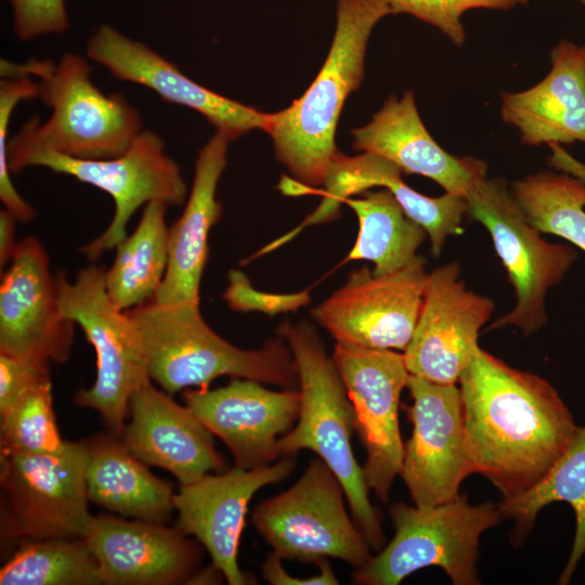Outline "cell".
I'll use <instances>...</instances> for the list:
<instances>
[{
    "label": "cell",
    "mask_w": 585,
    "mask_h": 585,
    "mask_svg": "<svg viewBox=\"0 0 585 585\" xmlns=\"http://www.w3.org/2000/svg\"><path fill=\"white\" fill-rule=\"evenodd\" d=\"M394 536L352 574L361 585H398L410 574L435 566L454 585H478L481 534L502 520L492 503L471 505L466 494L431 506L391 505Z\"/></svg>",
    "instance_id": "obj_7"
},
{
    "label": "cell",
    "mask_w": 585,
    "mask_h": 585,
    "mask_svg": "<svg viewBox=\"0 0 585 585\" xmlns=\"http://www.w3.org/2000/svg\"><path fill=\"white\" fill-rule=\"evenodd\" d=\"M458 384L470 474L484 476L503 498L533 487L568 450L577 428L556 389L479 346Z\"/></svg>",
    "instance_id": "obj_1"
},
{
    "label": "cell",
    "mask_w": 585,
    "mask_h": 585,
    "mask_svg": "<svg viewBox=\"0 0 585 585\" xmlns=\"http://www.w3.org/2000/svg\"><path fill=\"white\" fill-rule=\"evenodd\" d=\"M468 213L489 231L517 302L492 328L516 326L526 336L546 324L547 290L559 284L576 259L567 245L548 243L529 221L503 179H483L466 195Z\"/></svg>",
    "instance_id": "obj_10"
},
{
    "label": "cell",
    "mask_w": 585,
    "mask_h": 585,
    "mask_svg": "<svg viewBox=\"0 0 585 585\" xmlns=\"http://www.w3.org/2000/svg\"><path fill=\"white\" fill-rule=\"evenodd\" d=\"M16 38L30 41L44 35H61L69 27L65 0H6Z\"/></svg>",
    "instance_id": "obj_35"
},
{
    "label": "cell",
    "mask_w": 585,
    "mask_h": 585,
    "mask_svg": "<svg viewBox=\"0 0 585 585\" xmlns=\"http://www.w3.org/2000/svg\"><path fill=\"white\" fill-rule=\"evenodd\" d=\"M529 221L585 251V181L569 174L537 172L512 184Z\"/></svg>",
    "instance_id": "obj_30"
},
{
    "label": "cell",
    "mask_w": 585,
    "mask_h": 585,
    "mask_svg": "<svg viewBox=\"0 0 585 585\" xmlns=\"http://www.w3.org/2000/svg\"><path fill=\"white\" fill-rule=\"evenodd\" d=\"M167 208L161 202L146 204L135 230L115 247V259L105 272V288L120 310L151 301L165 278L169 261Z\"/></svg>",
    "instance_id": "obj_27"
},
{
    "label": "cell",
    "mask_w": 585,
    "mask_h": 585,
    "mask_svg": "<svg viewBox=\"0 0 585 585\" xmlns=\"http://www.w3.org/2000/svg\"><path fill=\"white\" fill-rule=\"evenodd\" d=\"M106 269L90 264L74 281L55 274L58 303L65 318L78 325L96 354V378L74 398L77 406L98 411L107 426L121 435L132 394L151 381L140 334L128 315L108 298Z\"/></svg>",
    "instance_id": "obj_8"
},
{
    "label": "cell",
    "mask_w": 585,
    "mask_h": 585,
    "mask_svg": "<svg viewBox=\"0 0 585 585\" xmlns=\"http://www.w3.org/2000/svg\"><path fill=\"white\" fill-rule=\"evenodd\" d=\"M38 96L39 86L34 78H2L0 81V199L4 209L20 223H29L36 217V210L20 195L11 179L8 161L9 127L17 104Z\"/></svg>",
    "instance_id": "obj_33"
},
{
    "label": "cell",
    "mask_w": 585,
    "mask_h": 585,
    "mask_svg": "<svg viewBox=\"0 0 585 585\" xmlns=\"http://www.w3.org/2000/svg\"><path fill=\"white\" fill-rule=\"evenodd\" d=\"M17 220L6 209L0 211V266H8L18 240L15 239Z\"/></svg>",
    "instance_id": "obj_39"
},
{
    "label": "cell",
    "mask_w": 585,
    "mask_h": 585,
    "mask_svg": "<svg viewBox=\"0 0 585 585\" xmlns=\"http://www.w3.org/2000/svg\"><path fill=\"white\" fill-rule=\"evenodd\" d=\"M550 62L532 88L502 93V119L528 145L585 143V46L561 40Z\"/></svg>",
    "instance_id": "obj_24"
},
{
    "label": "cell",
    "mask_w": 585,
    "mask_h": 585,
    "mask_svg": "<svg viewBox=\"0 0 585 585\" xmlns=\"http://www.w3.org/2000/svg\"><path fill=\"white\" fill-rule=\"evenodd\" d=\"M557 502L572 507L576 523L569 559L558 578V584L566 585L585 555V426H577L568 450L540 482L520 495L503 498L497 507L503 519L515 521L512 542L520 545L538 511Z\"/></svg>",
    "instance_id": "obj_26"
},
{
    "label": "cell",
    "mask_w": 585,
    "mask_h": 585,
    "mask_svg": "<svg viewBox=\"0 0 585 585\" xmlns=\"http://www.w3.org/2000/svg\"><path fill=\"white\" fill-rule=\"evenodd\" d=\"M359 220V233L347 260H369L373 274L393 273L411 263L427 233L411 220L389 190L346 202Z\"/></svg>",
    "instance_id": "obj_28"
},
{
    "label": "cell",
    "mask_w": 585,
    "mask_h": 585,
    "mask_svg": "<svg viewBox=\"0 0 585 585\" xmlns=\"http://www.w3.org/2000/svg\"><path fill=\"white\" fill-rule=\"evenodd\" d=\"M318 574L307 578L290 575L282 564V558L276 554L268 555L262 566L263 578L273 585H337L339 584L328 559H323L316 563Z\"/></svg>",
    "instance_id": "obj_38"
},
{
    "label": "cell",
    "mask_w": 585,
    "mask_h": 585,
    "mask_svg": "<svg viewBox=\"0 0 585 585\" xmlns=\"http://www.w3.org/2000/svg\"><path fill=\"white\" fill-rule=\"evenodd\" d=\"M185 405L230 450L235 465L265 467L278 457V440L292 429L300 411L297 389L273 391L259 381L233 378L213 390H185Z\"/></svg>",
    "instance_id": "obj_19"
},
{
    "label": "cell",
    "mask_w": 585,
    "mask_h": 585,
    "mask_svg": "<svg viewBox=\"0 0 585 585\" xmlns=\"http://www.w3.org/2000/svg\"><path fill=\"white\" fill-rule=\"evenodd\" d=\"M343 497L341 482L317 457L292 486L257 505L251 520L282 559L316 564L336 558L358 569L369 560L372 549Z\"/></svg>",
    "instance_id": "obj_9"
},
{
    "label": "cell",
    "mask_w": 585,
    "mask_h": 585,
    "mask_svg": "<svg viewBox=\"0 0 585 585\" xmlns=\"http://www.w3.org/2000/svg\"><path fill=\"white\" fill-rule=\"evenodd\" d=\"M50 361L21 359L0 353V415L21 396L51 384Z\"/></svg>",
    "instance_id": "obj_37"
},
{
    "label": "cell",
    "mask_w": 585,
    "mask_h": 585,
    "mask_svg": "<svg viewBox=\"0 0 585 585\" xmlns=\"http://www.w3.org/2000/svg\"><path fill=\"white\" fill-rule=\"evenodd\" d=\"M493 310L492 299L466 288L457 262L427 274L417 324L403 353L408 373L435 384H457Z\"/></svg>",
    "instance_id": "obj_16"
},
{
    "label": "cell",
    "mask_w": 585,
    "mask_h": 585,
    "mask_svg": "<svg viewBox=\"0 0 585 585\" xmlns=\"http://www.w3.org/2000/svg\"><path fill=\"white\" fill-rule=\"evenodd\" d=\"M129 412L121 441L145 465L170 471L181 484L224 469L212 433L186 405L178 404L151 381L132 394Z\"/></svg>",
    "instance_id": "obj_21"
},
{
    "label": "cell",
    "mask_w": 585,
    "mask_h": 585,
    "mask_svg": "<svg viewBox=\"0 0 585 585\" xmlns=\"http://www.w3.org/2000/svg\"><path fill=\"white\" fill-rule=\"evenodd\" d=\"M332 358L353 405L355 431L366 452L365 482L388 503L404 454L399 425L400 395L410 376L404 355L337 342Z\"/></svg>",
    "instance_id": "obj_12"
},
{
    "label": "cell",
    "mask_w": 585,
    "mask_h": 585,
    "mask_svg": "<svg viewBox=\"0 0 585 585\" xmlns=\"http://www.w3.org/2000/svg\"><path fill=\"white\" fill-rule=\"evenodd\" d=\"M392 14L387 0H338L328 55L307 91L272 116L268 134L276 158L303 185L324 183L337 151L335 134L350 93L360 88L369 36Z\"/></svg>",
    "instance_id": "obj_2"
},
{
    "label": "cell",
    "mask_w": 585,
    "mask_h": 585,
    "mask_svg": "<svg viewBox=\"0 0 585 585\" xmlns=\"http://www.w3.org/2000/svg\"><path fill=\"white\" fill-rule=\"evenodd\" d=\"M227 287L222 298L233 311H261L270 315L280 312L296 311L310 301L308 292L270 294L256 290L248 277L239 270H232L227 275Z\"/></svg>",
    "instance_id": "obj_36"
},
{
    "label": "cell",
    "mask_w": 585,
    "mask_h": 585,
    "mask_svg": "<svg viewBox=\"0 0 585 585\" xmlns=\"http://www.w3.org/2000/svg\"><path fill=\"white\" fill-rule=\"evenodd\" d=\"M1 455L44 454L62 450L52 405L51 384L21 396L1 415Z\"/></svg>",
    "instance_id": "obj_31"
},
{
    "label": "cell",
    "mask_w": 585,
    "mask_h": 585,
    "mask_svg": "<svg viewBox=\"0 0 585 585\" xmlns=\"http://www.w3.org/2000/svg\"><path fill=\"white\" fill-rule=\"evenodd\" d=\"M89 500L125 517L164 524L174 510L171 483L154 476L143 461L112 437L88 442Z\"/></svg>",
    "instance_id": "obj_25"
},
{
    "label": "cell",
    "mask_w": 585,
    "mask_h": 585,
    "mask_svg": "<svg viewBox=\"0 0 585 585\" xmlns=\"http://www.w3.org/2000/svg\"><path fill=\"white\" fill-rule=\"evenodd\" d=\"M8 161L12 173L43 167L100 188L113 198L115 211L110 223L101 235L80 248L91 261L114 249L127 236L129 221L140 207L151 202L182 206L187 197L181 168L167 155L165 141L145 129L125 153L103 159L65 156L38 146L16 132L8 142Z\"/></svg>",
    "instance_id": "obj_6"
},
{
    "label": "cell",
    "mask_w": 585,
    "mask_h": 585,
    "mask_svg": "<svg viewBox=\"0 0 585 585\" xmlns=\"http://www.w3.org/2000/svg\"><path fill=\"white\" fill-rule=\"evenodd\" d=\"M231 142L225 134L216 131L197 154L184 209L169 226L168 268L152 299L154 302L199 303V288L208 258V235L222 214V205L216 194Z\"/></svg>",
    "instance_id": "obj_23"
},
{
    "label": "cell",
    "mask_w": 585,
    "mask_h": 585,
    "mask_svg": "<svg viewBox=\"0 0 585 585\" xmlns=\"http://www.w3.org/2000/svg\"><path fill=\"white\" fill-rule=\"evenodd\" d=\"M426 278L419 256L386 275L362 268L312 315L339 343L404 351L417 324Z\"/></svg>",
    "instance_id": "obj_13"
},
{
    "label": "cell",
    "mask_w": 585,
    "mask_h": 585,
    "mask_svg": "<svg viewBox=\"0 0 585 585\" xmlns=\"http://www.w3.org/2000/svg\"><path fill=\"white\" fill-rule=\"evenodd\" d=\"M1 585H99V563L84 538L28 540L0 570Z\"/></svg>",
    "instance_id": "obj_29"
},
{
    "label": "cell",
    "mask_w": 585,
    "mask_h": 585,
    "mask_svg": "<svg viewBox=\"0 0 585 585\" xmlns=\"http://www.w3.org/2000/svg\"><path fill=\"white\" fill-rule=\"evenodd\" d=\"M88 442H68L57 452L1 455L6 538H83L88 510Z\"/></svg>",
    "instance_id": "obj_11"
},
{
    "label": "cell",
    "mask_w": 585,
    "mask_h": 585,
    "mask_svg": "<svg viewBox=\"0 0 585 585\" xmlns=\"http://www.w3.org/2000/svg\"><path fill=\"white\" fill-rule=\"evenodd\" d=\"M142 339L151 380L167 393L207 388L220 376L252 379L288 389L299 386L292 353L282 338L257 350L227 342L205 322L199 303L148 301L127 310Z\"/></svg>",
    "instance_id": "obj_4"
},
{
    "label": "cell",
    "mask_w": 585,
    "mask_h": 585,
    "mask_svg": "<svg viewBox=\"0 0 585 585\" xmlns=\"http://www.w3.org/2000/svg\"><path fill=\"white\" fill-rule=\"evenodd\" d=\"M385 187L393 194L405 214L426 231L434 257L441 253L448 236L461 232L463 219L469 211L466 197L451 193L429 197L410 187L401 176L389 180Z\"/></svg>",
    "instance_id": "obj_32"
},
{
    "label": "cell",
    "mask_w": 585,
    "mask_h": 585,
    "mask_svg": "<svg viewBox=\"0 0 585 585\" xmlns=\"http://www.w3.org/2000/svg\"><path fill=\"white\" fill-rule=\"evenodd\" d=\"M392 14H410L443 32L454 44L466 39L461 16L472 9L510 10L528 0H387Z\"/></svg>",
    "instance_id": "obj_34"
},
{
    "label": "cell",
    "mask_w": 585,
    "mask_h": 585,
    "mask_svg": "<svg viewBox=\"0 0 585 585\" xmlns=\"http://www.w3.org/2000/svg\"><path fill=\"white\" fill-rule=\"evenodd\" d=\"M86 53L116 78L145 87L166 102L199 113L216 131L231 141L251 130L268 132L270 129L273 114L207 89L147 44L128 37L109 24H102L91 35Z\"/></svg>",
    "instance_id": "obj_18"
},
{
    "label": "cell",
    "mask_w": 585,
    "mask_h": 585,
    "mask_svg": "<svg viewBox=\"0 0 585 585\" xmlns=\"http://www.w3.org/2000/svg\"><path fill=\"white\" fill-rule=\"evenodd\" d=\"M585 4V0H581Z\"/></svg>",
    "instance_id": "obj_41"
},
{
    "label": "cell",
    "mask_w": 585,
    "mask_h": 585,
    "mask_svg": "<svg viewBox=\"0 0 585 585\" xmlns=\"http://www.w3.org/2000/svg\"><path fill=\"white\" fill-rule=\"evenodd\" d=\"M178 528L108 515L92 516L84 540L102 584L168 585L190 581L200 562L197 545Z\"/></svg>",
    "instance_id": "obj_20"
},
{
    "label": "cell",
    "mask_w": 585,
    "mask_h": 585,
    "mask_svg": "<svg viewBox=\"0 0 585 585\" xmlns=\"http://www.w3.org/2000/svg\"><path fill=\"white\" fill-rule=\"evenodd\" d=\"M277 332L292 353L300 394L297 424L278 440L280 457L302 450L316 453L341 482L355 524L370 549L377 550L385 543V534L368 497L363 468L353 453L355 415L343 380L307 321L285 322Z\"/></svg>",
    "instance_id": "obj_3"
},
{
    "label": "cell",
    "mask_w": 585,
    "mask_h": 585,
    "mask_svg": "<svg viewBox=\"0 0 585 585\" xmlns=\"http://www.w3.org/2000/svg\"><path fill=\"white\" fill-rule=\"evenodd\" d=\"M2 78L30 77L51 114L34 116L17 131L34 144L81 158H112L125 153L144 130L140 112L120 93L105 94L92 81V66L81 55L65 53L57 63L29 58L18 64L1 58Z\"/></svg>",
    "instance_id": "obj_5"
},
{
    "label": "cell",
    "mask_w": 585,
    "mask_h": 585,
    "mask_svg": "<svg viewBox=\"0 0 585 585\" xmlns=\"http://www.w3.org/2000/svg\"><path fill=\"white\" fill-rule=\"evenodd\" d=\"M75 324L58 303L55 275L42 243L17 242L0 282V353L63 363L74 340Z\"/></svg>",
    "instance_id": "obj_15"
},
{
    "label": "cell",
    "mask_w": 585,
    "mask_h": 585,
    "mask_svg": "<svg viewBox=\"0 0 585 585\" xmlns=\"http://www.w3.org/2000/svg\"><path fill=\"white\" fill-rule=\"evenodd\" d=\"M550 164L585 181V164L571 157L559 145L552 147Z\"/></svg>",
    "instance_id": "obj_40"
},
{
    "label": "cell",
    "mask_w": 585,
    "mask_h": 585,
    "mask_svg": "<svg viewBox=\"0 0 585 585\" xmlns=\"http://www.w3.org/2000/svg\"><path fill=\"white\" fill-rule=\"evenodd\" d=\"M297 454L282 456L260 468L235 467L181 484L174 494L177 528L193 535L209 552L212 566L230 585L255 584L237 562L240 534L252 496L262 487L286 479L296 468Z\"/></svg>",
    "instance_id": "obj_17"
},
{
    "label": "cell",
    "mask_w": 585,
    "mask_h": 585,
    "mask_svg": "<svg viewBox=\"0 0 585 585\" xmlns=\"http://www.w3.org/2000/svg\"><path fill=\"white\" fill-rule=\"evenodd\" d=\"M355 151L379 155L402 171L417 173L438 183L445 193L466 197L486 178V164L457 157L443 150L425 127L414 92L390 96L372 120L352 130Z\"/></svg>",
    "instance_id": "obj_22"
},
{
    "label": "cell",
    "mask_w": 585,
    "mask_h": 585,
    "mask_svg": "<svg viewBox=\"0 0 585 585\" xmlns=\"http://www.w3.org/2000/svg\"><path fill=\"white\" fill-rule=\"evenodd\" d=\"M406 388L413 400L407 408L413 431L404 444L400 476L414 505L431 507L456 497L470 476L460 391L456 384L411 374Z\"/></svg>",
    "instance_id": "obj_14"
}]
</instances>
